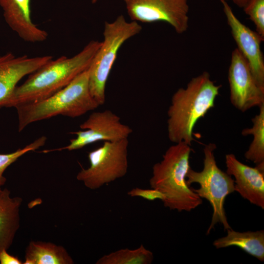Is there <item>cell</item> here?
<instances>
[{"instance_id": "25", "label": "cell", "mask_w": 264, "mask_h": 264, "mask_svg": "<svg viewBox=\"0 0 264 264\" xmlns=\"http://www.w3.org/2000/svg\"><path fill=\"white\" fill-rule=\"evenodd\" d=\"M99 0H91V2H92V3H96L97 2H98Z\"/></svg>"}, {"instance_id": "15", "label": "cell", "mask_w": 264, "mask_h": 264, "mask_svg": "<svg viewBox=\"0 0 264 264\" xmlns=\"http://www.w3.org/2000/svg\"><path fill=\"white\" fill-rule=\"evenodd\" d=\"M22 199L11 197L7 189H0V252L11 246L20 227V208Z\"/></svg>"}, {"instance_id": "4", "label": "cell", "mask_w": 264, "mask_h": 264, "mask_svg": "<svg viewBox=\"0 0 264 264\" xmlns=\"http://www.w3.org/2000/svg\"><path fill=\"white\" fill-rule=\"evenodd\" d=\"M99 106L90 92L88 68L65 88L48 97L16 107L18 131H22L32 123L59 115L71 118L79 117Z\"/></svg>"}, {"instance_id": "21", "label": "cell", "mask_w": 264, "mask_h": 264, "mask_svg": "<svg viewBox=\"0 0 264 264\" xmlns=\"http://www.w3.org/2000/svg\"><path fill=\"white\" fill-rule=\"evenodd\" d=\"M243 8L254 23L256 31L264 38V0H249Z\"/></svg>"}, {"instance_id": "9", "label": "cell", "mask_w": 264, "mask_h": 264, "mask_svg": "<svg viewBox=\"0 0 264 264\" xmlns=\"http://www.w3.org/2000/svg\"><path fill=\"white\" fill-rule=\"evenodd\" d=\"M131 20L137 22H165L178 34L189 26L188 0H124Z\"/></svg>"}, {"instance_id": "11", "label": "cell", "mask_w": 264, "mask_h": 264, "mask_svg": "<svg viewBox=\"0 0 264 264\" xmlns=\"http://www.w3.org/2000/svg\"><path fill=\"white\" fill-rule=\"evenodd\" d=\"M221 2L237 48L247 61L256 83L264 89V58L261 49L264 38L242 23L226 1Z\"/></svg>"}, {"instance_id": "24", "label": "cell", "mask_w": 264, "mask_h": 264, "mask_svg": "<svg viewBox=\"0 0 264 264\" xmlns=\"http://www.w3.org/2000/svg\"><path fill=\"white\" fill-rule=\"evenodd\" d=\"M233 2L239 7L243 8L249 0H232Z\"/></svg>"}, {"instance_id": "17", "label": "cell", "mask_w": 264, "mask_h": 264, "mask_svg": "<svg viewBox=\"0 0 264 264\" xmlns=\"http://www.w3.org/2000/svg\"><path fill=\"white\" fill-rule=\"evenodd\" d=\"M66 248L51 242L31 241L25 249L23 264H73Z\"/></svg>"}, {"instance_id": "10", "label": "cell", "mask_w": 264, "mask_h": 264, "mask_svg": "<svg viewBox=\"0 0 264 264\" xmlns=\"http://www.w3.org/2000/svg\"><path fill=\"white\" fill-rule=\"evenodd\" d=\"M228 78L230 102L237 109L244 112L264 104V89L256 83L247 61L237 48L232 52Z\"/></svg>"}, {"instance_id": "6", "label": "cell", "mask_w": 264, "mask_h": 264, "mask_svg": "<svg viewBox=\"0 0 264 264\" xmlns=\"http://www.w3.org/2000/svg\"><path fill=\"white\" fill-rule=\"evenodd\" d=\"M216 148V145L213 143L205 145L202 170L198 172L190 168L186 177L189 186L194 183L199 185V188H193L194 191L200 198L208 200L213 208L212 220L206 235L217 223L222 225L225 231L232 228L227 220L224 205L226 197L235 192L234 180L218 166L214 155Z\"/></svg>"}, {"instance_id": "3", "label": "cell", "mask_w": 264, "mask_h": 264, "mask_svg": "<svg viewBox=\"0 0 264 264\" xmlns=\"http://www.w3.org/2000/svg\"><path fill=\"white\" fill-rule=\"evenodd\" d=\"M191 146L182 141L171 146L154 164L149 180L151 187L163 193L164 207L178 212H190L202 203V198L188 185L186 175L191 168Z\"/></svg>"}, {"instance_id": "27", "label": "cell", "mask_w": 264, "mask_h": 264, "mask_svg": "<svg viewBox=\"0 0 264 264\" xmlns=\"http://www.w3.org/2000/svg\"><path fill=\"white\" fill-rule=\"evenodd\" d=\"M1 189V188H0V189Z\"/></svg>"}, {"instance_id": "19", "label": "cell", "mask_w": 264, "mask_h": 264, "mask_svg": "<svg viewBox=\"0 0 264 264\" xmlns=\"http://www.w3.org/2000/svg\"><path fill=\"white\" fill-rule=\"evenodd\" d=\"M154 260L152 251L141 244L134 249H120L105 254L95 263L96 264H150Z\"/></svg>"}, {"instance_id": "16", "label": "cell", "mask_w": 264, "mask_h": 264, "mask_svg": "<svg viewBox=\"0 0 264 264\" xmlns=\"http://www.w3.org/2000/svg\"><path fill=\"white\" fill-rule=\"evenodd\" d=\"M227 235L216 240L214 246L217 249L237 246L261 262L264 261V231L240 232L232 228Z\"/></svg>"}, {"instance_id": "23", "label": "cell", "mask_w": 264, "mask_h": 264, "mask_svg": "<svg viewBox=\"0 0 264 264\" xmlns=\"http://www.w3.org/2000/svg\"><path fill=\"white\" fill-rule=\"evenodd\" d=\"M0 264H23V262L17 256L9 254L7 250H3L0 252Z\"/></svg>"}, {"instance_id": "8", "label": "cell", "mask_w": 264, "mask_h": 264, "mask_svg": "<svg viewBox=\"0 0 264 264\" xmlns=\"http://www.w3.org/2000/svg\"><path fill=\"white\" fill-rule=\"evenodd\" d=\"M80 127L85 130L70 132L77 137L70 139L68 145L43 152L76 150L99 141H115L127 139L132 132L131 127L122 123L120 118L109 110L92 112Z\"/></svg>"}, {"instance_id": "20", "label": "cell", "mask_w": 264, "mask_h": 264, "mask_svg": "<svg viewBox=\"0 0 264 264\" xmlns=\"http://www.w3.org/2000/svg\"><path fill=\"white\" fill-rule=\"evenodd\" d=\"M46 141V137L45 136H42L24 147L20 148L14 152L0 154V188L4 185L6 181V178L3 176L5 170L24 154L29 152L34 151L43 146Z\"/></svg>"}, {"instance_id": "18", "label": "cell", "mask_w": 264, "mask_h": 264, "mask_svg": "<svg viewBox=\"0 0 264 264\" xmlns=\"http://www.w3.org/2000/svg\"><path fill=\"white\" fill-rule=\"evenodd\" d=\"M259 109V113L251 119L252 127L242 131L243 136L253 135V140L244 153V157L256 165H264V104Z\"/></svg>"}, {"instance_id": "1", "label": "cell", "mask_w": 264, "mask_h": 264, "mask_svg": "<svg viewBox=\"0 0 264 264\" xmlns=\"http://www.w3.org/2000/svg\"><path fill=\"white\" fill-rule=\"evenodd\" d=\"M101 42L92 40L75 55L50 60L17 86L6 108L33 103L53 95L87 69Z\"/></svg>"}, {"instance_id": "7", "label": "cell", "mask_w": 264, "mask_h": 264, "mask_svg": "<svg viewBox=\"0 0 264 264\" xmlns=\"http://www.w3.org/2000/svg\"><path fill=\"white\" fill-rule=\"evenodd\" d=\"M128 138L105 141L88 153L90 166L82 168L76 179L91 190H96L124 176L128 169Z\"/></svg>"}, {"instance_id": "12", "label": "cell", "mask_w": 264, "mask_h": 264, "mask_svg": "<svg viewBox=\"0 0 264 264\" xmlns=\"http://www.w3.org/2000/svg\"><path fill=\"white\" fill-rule=\"evenodd\" d=\"M53 59L52 56H17L11 52L0 57V108L6 107L18 82Z\"/></svg>"}, {"instance_id": "2", "label": "cell", "mask_w": 264, "mask_h": 264, "mask_svg": "<svg viewBox=\"0 0 264 264\" xmlns=\"http://www.w3.org/2000/svg\"><path fill=\"white\" fill-rule=\"evenodd\" d=\"M221 85L210 79L208 72L192 78L184 88L173 95L167 114L168 136L174 143L183 141L191 146L197 121L214 107Z\"/></svg>"}, {"instance_id": "26", "label": "cell", "mask_w": 264, "mask_h": 264, "mask_svg": "<svg viewBox=\"0 0 264 264\" xmlns=\"http://www.w3.org/2000/svg\"><path fill=\"white\" fill-rule=\"evenodd\" d=\"M220 0L221 1H223V0L227 1V0Z\"/></svg>"}, {"instance_id": "13", "label": "cell", "mask_w": 264, "mask_h": 264, "mask_svg": "<svg viewBox=\"0 0 264 264\" xmlns=\"http://www.w3.org/2000/svg\"><path fill=\"white\" fill-rule=\"evenodd\" d=\"M225 164L226 173L235 178V192L264 209V171L243 164L233 154L225 155Z\"/></svg>"}, {"instance_id": "22", "label": "cell", "mask_w": 264, "mask_h": 264, "mask_svg": "<svg viewBox=\"0 0 264 264\" xmlns=\"http://www.w3.org/2000/svg\"><path fill=\"white\" fill-rule=\"evenodd\" d=\"M127 194L132 197H140L150 201L160 199L162 201L165 198L163 193L152 188L146 189L136 187L132 189Z\"/></svg>"}, {"instance_id": "14", "label": "cell", "mask_w": 264, "mask_h": 264, "mask_svg": "<svg viewBox=\"0 0 264 264\" xmlns=\"http://www.w3.org/2000/svg\"><path fill=\"white\" fill-rule=\"evenodd\" d=\"M0 6L6 22L22 40L37 43L47 39V32L31 19L30 0H0Z\"/></svg>"}, {"instance_id": "5", "label": "cell", "mask_w": 264, "mask_h": 264, "mask_svg": "<svg viewBox=\"0 0 264 264\" xmlns=\"http://www.w3.org/2000/svg\"><path fill=\"white\" fill-rule=\"evenodd\" d=\"M141 30L138 22H128L123 15L112 22H105L104 40L88 68L90 92L99 106L105 103L107 82L119 50Z\"/></svg>"}]
</instances>
